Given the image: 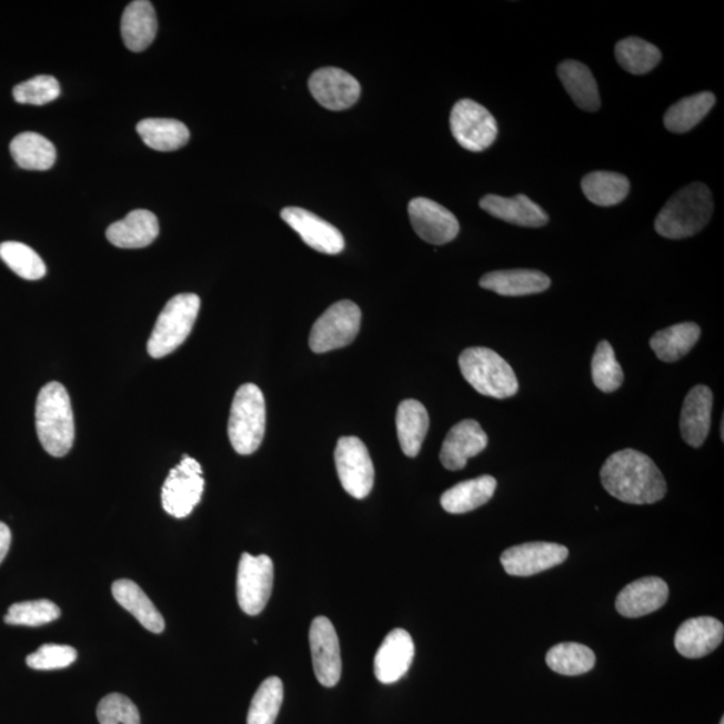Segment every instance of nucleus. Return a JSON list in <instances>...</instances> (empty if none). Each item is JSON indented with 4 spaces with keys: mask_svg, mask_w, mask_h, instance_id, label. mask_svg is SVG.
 I'll use <instances>...</instances> for the list:
<instances>
[{
    "mask_svg": "<svg viewBox=\"0 0 724 724\" xmlns=\"http://www.w3.org/2000/svg\"><path fill=\"white\" fill-rule=\"evenodd\" d=\"M713 193L707 185L693 183L684 187L658 212L655 229L667 239H685L701 232L713 215Z\"/></svg>",
    "mask_w": 724,
    "mask_h": 724,
    "instance_id": "nucleus-3",
    "label": "nucleus"
},
{
    "mask_svg": "<svg viewBox=\"0 0 724 724\" xmlns=\"http://www.w3.org/2000/svg\"><path fill=\"white\" fill-rule=\"evenodd\" d=\"M668 593V585L662 579H638L619 593L616 610L624 617H643L661 610L667 603Z\"/></svg>",
    "mask_w": 724,
    "mask_h": 724,
    "instance_id": "nucleus-19",
    "label": "nucleus"
},
{
    "mask_svg": "<svg viewBox=\"0 0 724 724\" xmlns=\"http://www.w3.org/2000/svg\"><path fill=\"white\" fill-rule=\"evenodd\" d=\"M400 448L409 457H416L430 430V415L418 400H404L396 415Z\"/></svg>",
    "mask_w": 724,
    "mask_h": 724,
    "instance_id": "nucleus-26",
    "label": "nucleus"
},
{
    "mask_svg": "<svg viewBox=\"0 0 724 724\" xmlns=\"http://www.w3.org/2000/svg\"><path fill=\"white\" fill-rule=\"evenodd\" d=\"M61 617L60 606L50 600L24 601L9 607L4 622L10 625L41 626Z\"/></svg>",
    "mask_w": 724,
    "mask_h": 724,
    "instance_id": "nucleus-40",
    "label": "nucleus"
},
{
    "mask_svg": "<svg viewBox=\"0 0 724 724\" xmlns=\"http://www.w3.org/2000/svg\"><path fill=\"white\" fill-rule=\"evenodd\" d=\"M11 546V530L6 523L0 522V564L8 555Z\"/></svg>",
    "mask_w": 724,
    "mask_h": 724,
    "instance_id": "nucleus-44",
    "label": "nucleus"
},
{
    "mask_svg": "<svg viewBox=\"0 0 724 724\" xmlns=\"http://www.w3.org/2000/svg\"><path fill=\"white\" fill-rule=\"evenodd\" d=\"M0 260L23 280L38 281L47 274V264L34 250L19 242L0 244Z\"/></svg>",
    "mask_w": 724,
    "mask_h": 724,
    "instance_id": "nucleus-38",
    "label": "nucleus"
},
{
    "mask_svg": "<svg viewBox=\"0 0 724 724\" xmlns=\"http://www.w3.org/2000/svg\"><path fill=\"white\" fill-rule=\"evenodd\" d=\"M409 213L413 230L426 243L448 244L454 241L461 230L454 213L431 199H412Z\"/></svg>",
    "mask_w": 724,
    "mask_h": 724,
    "instance_id": "nucleus-14",
    "label": "nucleus"
},
{
    "mask_svg": "<svg viewBox=\"0 0 724 724\" xmlns=\"http://www.w3.org/2000/svg\"><path fill=\"white\" fill-rule=\"evenodd\" d=\"M342 487L355 500H364L374 484V465L366 445L355 436L341 438L334 451Z\"/></svg>",
    "mask_w": 724,
    "mask_h": 724,
    "instance_id": "nucleus-10",
    "label": "nucleus"
},
{
    "mask_svg": "<svg viewBox=\"0 0 724 724\" xmlns=\"http://www.w3.org/2000/svg\"><path fill=\"white\" fill-rule=\"evenodd\" d=\"M593 383L601 392L612 393L623 385L624 372L607 341L599 342L592 360Z\"/></svg>",
    "mask_w": 724,
    "mask_h": 724,
    "instance_id": "nucleus-39",
    "label": "nucleus"
},
{
    "mask_svg": "<svg viewBox=\"0 0 724 724\" xmlns=\"http://www.w3.org/2000/svg\"><path fill=\"white\" fill-rule=\"evenodd\" d=\"M361 328V310L352 301L335 302L310 332L309 346L314 353H326L351 345Z\"/></svg>",
    "mask_w": 724,
    "mask_h": 724,
    "instance_id": "nucleus-7",
    "label": "nucleus"
},
{
    "mask_svg": "<svg viewBox=\"0 0 724 724\" xmlns=\"http://www.w3.org/2000/svg\"><path fill=\"white\" fill-rule=\"evenodd\" d=\"M481 288L504 296L540 294L551 288L552 281L536 270L516 269L493 271L482 276Z\"/></svg>",
    "mask_w": 724,
    "mask_h": 724,
    "instance_id": "nucleus-23",
    "label": "nucleus"
},
{
    "mask_svg": "<svg viewBox=\"0 0 724 724\" xmlns=\"http://www.w3.org/2000/svg\"><path fill=\"white\" fill-rule=\"evenodd\" d=\"M283 703V683L280 677L267 678L252 697L248 724H274Z\"/></svg>",
    "mask_w": 724,
    "mask_h": 724,
    "instance_id": "nucleus-37",
    "label": "nucleus"
},
{
    "mask_svg": "<svg viewBox=\"0 0 724 724\" xmlns=\"http://www.w3.org/2000/svg\"><path fill=\"white\" fill-rule=\"evenodd\" d=\"M200 310L197 294H179L167 303L153 328L148 353L153 359H163L189 339Z\"/></svg>",
    "mask_w": 724,
    "mask_h": 724,
    "instance_id": "nucleus-6",
    "label": "nucleus"
},
{
    "mask_svg": "<svg viewBox=\"0 0 724 724\" xmlns=\"http://www.w3.org/2000/svg\"><path fill=\"white\" fill-rule=\"evenodd\" d=\"M714 394L706 385H696L684 400L681 431L683 441L700 449L706 442L713 413Z\"/></svg>",
    "mask_w": 724,
    "mask_h": 724,
    "instance_id": "nucleus-21",
    "label": "nucleus"
},
{
    "mask_svg": "<svg viewBox=\"0 0 724 724\" xmlns=\"http://www.w3.org/2000/svg\"><path fill=\"white\" fill-rule=\"evenodd\" d=\"M489 444L487 433L483 431L475 420H463L452 426L445 436L441 462L450 471H459L465 467L469 459L480 455Z\"/></svg>",
    "mask_w": 724,
    "mask_h": 724,
    "instance_id": "nucleus-17",
    "label": "nucleus"
},
{
    "mask_svg": "<svg viewBox=\"0 0 724 724\" xmlns=\"http://www.w3.org/2000/svg\"><path fill=\"white\" fill-rule=\"evenodd\" d=\"M281 218L309 248L322 254L338 255L345 249V239L341 231L313 212L300 207H286L282 210Z\"/></svg>",
    "mask_w": 724,
    "mask_h": 724,
    "instance_id": "nucleus-15",
    "label": "nucleus"
},
{
    "mask_svg": "<svg viewBox=\"0 0 724 724\" xmlns=\"http://www.w3.org/2000/svg\"><path fill=\"white\" fill-rule=\"evenodd\" d=\"M158 34V18L148 0L129 3L121 18V36L125 47L140 53L151 47Z\"/></svg>",
    "mask_w": 724,
    "mask_h": 724,
    "instance_id": "nucleus-25",
    "label": "nucleus"
},
{
    "mask_svg": "<svg viewBox=\"0 0 724 724\" xmlns=\"http://www.w3.org/2000/svg\"><path fill=\"white\" fill-rule=\"evenodd\" d=\"M600 476L607 493L624 503L652 504L662 501L667 493V483L655 462L632 449L607 457Z\"/></svg>",
    "mask_w": 724,
    "mask_h": 724,
    "instance_id": "nucleus-1",
    "label": "nucleus"
},
{
    "mask_svg": "<svg viewBox=\"0 0 724 724\" xmlns=\"http://www.w3.org/2000/svg\"><path fill=\"white\" fill-rule=\"evenodd\" d=\"M204 491L203 469L195 459L184 455L167 476L161 502L167 514L185 519L202 500Z\"/></svg>",
    "mask_w": 724,
    "mask_h": 724,
    "instance_id": "nucleus-8",
    "label": "nucleus"
},
{
    "mask_svg": "<svg viewBox=\"0 0 724 724\" xmlns=\"http://www.w3.org/2000/svg\"><path fill=\"white\" fill-rule=\"evenodd\" d=\"M463 378L483 396L513 398L519 392V379L507 361L489 348H469L459 358Z\"/></svg>",
    "mask_w": 724,
    "mask_h": 724,
    "instance_id": "nucleus-4",
    "label": "nucleus"
},
{
    "mask_svg": "<svg viewBox=\"0 0 724 724\" xmlns=\"http://www.w3.org/2000/svg\"><path fill=\"white\" fill-rule=\"evenodd\" d=\"M715 95L711 92L685 97L672 105L664 114V125L672 133H687L706 118L715 105Z\"/></svg>",
    "mask_w": 724,
    "mask_h": 724,
    "instance_id": "nucleus-33",
    "label": "nucleus"
},
{
    "mask_svg": "<svg viewBox=\"0 0 724 724\" xmlns=\"http://www.w3.org/2000/svg\"><path fill=\"white\" fill-rule=\"evenodd\" d=\"M309 642L316 681L323 687H334L341 678L342 661L340 640L331 620L315 617L310 625Z\"/></svg>",
    "mask_w": 724,
    "mask_h": 724,
    "instance_id": "nucleus-12",
    "label": "nucleus"
},
{
    "mask_svg": "<svg viewBox=\"0 0 724 724\" xmlns=\"http://www.w3.org/2000/svg\"><path fill=\"white\" fill-rule=\"evenodd\" d=\"M159 232L160 225L154 213L134 210L121 221L109 225L107 238L115 248L142 249L157 241Z\"/></svg>",
    "mask_w": 724,
    "mask_h": 724,
    "instance_id": "nucleus-22",
    "label": "nucleus"
},
{
    "mask_svg": "<svg viewBox=\"0 0 724 724\" xmlns=\"http://www.w3.org/2000/svg\"><path fill=\"white\" fill-rule=\"evenodd\" d=\"M549 668L560 675L579 676L593 670L596 655L590 646L579 643L554 645L546 654Z\"/></svg>",
    "mask_w": 724,
    "mask_h": 724,
    "instance_id": "nucleus-35",
    "label": "nucleus"
},
{
    "mask_svg": "<svg viewBox=\"0 0 724 724\" xmlns=\"http://www.w3.org/2000/svg\"><path fill=\"white\" fill-rule=\"evenodd\" d=\"M557 73L569 95L585 112H597L601 107L596 80L586 64L567 60L560 64Z\"/></svg>",
    "mask_w": 724,
    "mask_h": 724,
    "instance_id": "nucleus-27",
    "label": "nucleus"
},
{
    "mask_svg": "<svg viewBox=\"0 0 724 724\" xmlns=\"http://www.w3.org/2000/svg\"><path fill=\"white\" fill-rule=\"evenodd\" d=\"M480 204L490 215L521 228L536 229L549 223L547 213L526 195L514 198L486 195L481 199Z\"/></svg>",
    "mask_w": 724,
    "mask_h": 724,
    "instance_id": "nucleus-24",
    "label": "nucleus"
},
{
    "mask_svg": "<svg viewBox=\"0 0 724 724\" xmlns=\"http://www.w3.org/2000/svg\"><path fill=\"white\" fill-rule=\"evenodd\" d=\"M267 432V403L260 386L244 384L235 393L229 420V438L239 455L254 454Z\"/></svg>",
    "mask_w": 724,
    "mask_h": 724,
    "instance_id": "nucleus-5",
    "label": "nucleus"
},
{
    "mask_svg": "<svg viewBox=\"0 0 724 724\" xmlns=\"http://www.w3.org/2000/svg\"><path fill=\"white\" fill-rule=\"evenodd\" d=\"M721 724H724V721H723V720L721 721Z\"/></svg>",
    "mask_w": 724,
    "mask_h": 724,
    "instance_id": "nucleus-45",
    "label": "nucleus"
},
{
    "mask_svg": "<svg viewBox=\"0 0 724 724\" xmlns=\"http://www.w3.org/2000/svg\"><path fill=\"white\" fill-rule=\"evenodd\" d=\"M614 53L620 67L635 76L650 73L662 61L661 50L637 37L620 41Z\"/></svg>",
    "mask_w": 724,
    "mask_h": 724,
    "instance_id": "nucleus-36",
    "label": "nucleus"
},
{
    "mask_svg": "<svg viewBox=\"0 0 724 724\" xmlns=\"http://www.w3.org/2000/svg\"><path fill=\"white\" fill-rule=\"evenodd\" d=\"M274 564L269 555L243 553L238 567L237 597L241 610L257 616L267 607L273 592Z\"/></svg>",
    "mask_w": 724,
    "mask_h": 724,
    "instance_id": "nucleus-9",
    "label": "nucleus"
},
{
    "mask_svg": "<svg viewBox=\"0 0 724 724\" xmlns=\"http://www.w3.org/2000/svg\"><path fill=\"white\" fill-rule=\"evenodd\" d=\"M113 597L132 614L145 630L161 633L165 629L164 617L141 587L131 580H119L112 586Z\"/></svg>",
    "mask_w": 724,
    "mask_h": 724,
    "instance_id": "nucleus-29",
    "label": "nucleus"
},
{
    "mask_svg": "<svg viewBox=\"0 0 724 724\" xmlns=\"http://www.w3.org/2000/svg\"><path fill=\"white\" fill-rule=\"evenodd\" d=\"M12 95L19 103L44 105L61 95V87L53 76H37L34 79L19 83L12 90Z\"/></svg>",
    "mask_w": 724,
    "mask_h": 724,
    "instance_id": "nucleus-41",
    "label": "nucleus"
},
{
    "mask_svg": "<svg viewBox=\"0 0 724 724\" xmlns=\"http://www.w3.org/2000/svg\"><path fill=\"white\" fill-rule=\"evenodd\" d=\"M496 480L490 475L457 483L441 497L442 507L450 514H465L480 509L494 496Z\"/></svg>",
    "mask_w": 724,
    "mask_h": 724,
    "instance_id": "nucleus-28",
    "label": "nucleus"
},
{
    "mask_svg": "<svg viewBox=\"0 0 724 724\" xmlns=\"http://www.w3.org/2000/svg\"><path fill=\"white\" fill-rule=\"evenodd\" d=\"M724 637V626L714 617L690 619L675 635V648L684 657L701 658L713 654Z\"/></svg>",
    "mask_w": 724,
    "mask_h": 724,
    "instance_id": "nucleus-20",
    "label": "nucleus"
},
{
    "mask_svg": "<svg viewBox=\"0 0 724 724\" xmlns=\"http://www.w3.org/2000/svg\"><path fill=\"white\" fill-rule=\"evenodd\" d=\"M569 557L567 547L551 542H529L507 549L501 555V564L510 575L530 577L554 566Z\"/></svg>",
    "mask_w": 724,
    "mask_h": 724,
    "instance_id": "nucleus-13",
    "label": "nucleus"
},
{
    "mask_svg": "<svg viewBox=\"0 0 724 724\" xmlns=\"http://www.w3.org/2000/svg\"><path fill=\"white\" fill-rule=\"evenodd\" d=\"M77 651L73 646L44 644L26 658L29 667L37 671H54L69 667L77 661Z\"/></svg>",
    "mask_w": 724,
    "mask_h": 724,
    "instance_id": "nucleus-43",
    "label": "nucleus"
},
{
    "mask_svg": "<svg viewBox=\"0 0 724 724\" xmlns=\"http://www.w3.org/2000/svg\"><path fill=\"white\" fill-rule=\"evenodd\" d=\"M100 724H141L140 713L128 696L109 694L102 697L97 707Z\"/></svg>",
    "mask_w": 724,
    "mask_h": 724,
    "instance_id": "nucleus-42",
    "label": "nucleus"
},
{
    "mask_svg": "<svg viewBox=\"0 0 724 724\" xmlns=\"http://www.w3.org/2000/svg\"><path fill=\"white\" fill-rule=\"evenodd\" d=\"M310 93L329 111L340 112L359 101L361 87L353 76L338 68H322L309 80Z\"/></svg>",
    "mask_w": 724,
    "mask_h": 724,
    "instance_id": "nucleus-16",
    "label": "nucleus"
},
{
    "mask_svg": "<svg viewBox=\"0 0 724 724\" xmlns=\"http://www.w3.org/2000/svg\"><path fill=\"white\" fill-rule=\"evenodd\" d=\"M581 187L586 199L600 207L624 202L631 190L630 180L624 174L607 171L587 173Z\"/></svg>",
    "mask_w": 724,
    "mask_h": 724,
    "instance_id": "nucleus-34",
    "label": "nucleus"
},
{
    "mask_svg": "<svg viewBox=\"0 0 724 724\" xmlns=\"http://www.w3.org/2000/svg\"><path fill=\"white\" fill-rule=\"evenodd\" d=\"M36 426L44 451L62 457L73 448L76 426L70 396L61 383H49L38 394Z\"/></svg>",
    "mask_w": 724,
    "mask_h": 724,
    "instance_id": "nucleus-2",
    "label": "nucleus"
},
{
    "mask_svg": "<svg viewBox=\"0 0 724 724\" xmlns=\"http://www.w3.org/2000/svg\"><path fill=\"white\" fill-rule=\"evenodd\" d=\"M700 339V325L694 322H683L655 333L650 345L658 360L676 362L693 351Z\"/></svg>",
    "mask_w": 724,
    "mask_h": 724,
    "instance_id": "nucleus-30",
    "label": "nucleus"
},
{
    "mask_svg": "<svg viewBox=\"0 0 724 724\" xmlns=\"http://www.w3.org/2000/svg\"><path fill=\"white\" fill-rule=\"evenodd\" d=\"M451 132L459 145L471 152H483L494 144L497 125L494 115L473 100H461L452 108Z\"/></svg>",
    "mask_w": 724,
    "mask_h": 724,
    "instance_id": "nucleus-11",
    "label": "nucleus"
},
{
    "mask_svg": "<svg viewBox=\"0 0 724 724\" xmlns=\"http://www.w3.org/2000/svg\"><path fill=\"white\" fill-rule=\"evenodd\" d=\"M10 151L16 163L29 171H48L57 160L53 142L32 132L18 134L11 141Z\"/></svg>",
    "mask_w": 724,
    "mask_h": 724,
    "instance_id": "nucleus-31",
    "label": "nucleus"
},
{
    "mask_svg": "<svg viewBox=\"0 0 724 724\" xmlns=\"http://www.w3.org/2000/svg\"><path fill=\"white\" fill-rule=\"evenodd\" d=\"M413 657H415V644L410 633L404 630H393L388 633L374 656V675L380 683H396L411 668Z\"/></svg>",
    "mask_w": 724,
    "mask_h": 724,
    "instance_id": "nucleus-18",
    "label": "nucleus"
},
{
    "mask_svg": "<svg viewBox=\"0 0 724 724\" xmlns=\"http://www.w3.org/2000/svg\"><path fill=\"white\" fill-rule=\"evenodd\" d=\"M138 133L154 151L172 152L190 141V131L183 122L172 119H145L139 122Z\"/></svg>",
    "mask_w": 724,
    "mask_h": 724,
    "instance_id": "nucleus-32",
    "label": "nucleus"
}]
</instances>
